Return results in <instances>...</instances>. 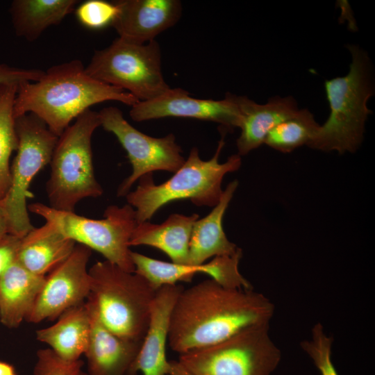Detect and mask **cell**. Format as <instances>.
Segmentation results:
<instances>
[{"label":"cell","mask_w":375,"mask_h":375,"mask_svg":"<svg viewBox=\"0 0 375 375\" xmlns=\"http://www.w3.org/2000/svg\"><path fill=\"white\" fill-rule=\"evenodd\" d=\"M0 375H16V372L13 366L0 361Z\"/></svg>","instance_id":"34"},{"label":"cell","mask_w":375,"mask_h":375,"mask_svg":"<svg viewBox=\"0 0 375 375\" xmlns=\"http://www.w3.org/2000/svg\"><path fill=\"white\" fill-rule=\"evenodd\" d=\"M83 362L69 361L58 356L50 348L37 351L34 375H80Z\"/></svg>","instance_id":"29"},{"label":"cell","mask_w":375,"mask_h":375,"mask_svg":"<svg viewBox=\"0 0 375 375\" xmlns=\"http://www.w3.org/2000/svg\"><path fill=\"white\" fill-rule=\"evenodd\" d=\"M269 324L248 327L212 346L180 354L178 361L196 375H271L281 353Z\"/></svg>","instance_id":"10"},{"label":"cell","mask_w":375,"mask_h":375,"mask_svg":"<svg viewBox=\"0 0 375 375\" xmlns=\"http://www.w3.org/2000/svg\"><path fill=\"white\" fill-rule=\"evenodd\" d=\"M349 49L352 60L348 74L325 81L330 115L319 125L309 145L312 149L353 153L362 142L365 122L372 113L367 103L374 87L367 53L356 46Z\"/></svg>","instance_id":"4"},{"label":"cell","mask_w":375,"mask_h":375,"mask_svg":"<svg viewBox=\"0 0 375 375\" xmlns=\"http://www.w3.org/2000/svg\"><path fill=\"white\" fill-rule=\"evenodd\" d=\"M89 274L88 298L102 324L119 337L142 341L158 290L141 275L107 260L95 262Z\"/></svg>","instance_id":"5"},{"label":"cell","mask_w":375,"mask_h":375,"mask_svg":"<svg viewBox=\"0 0 375 375\" xmlns=\"http://www.w3.org/2000/svg\"><path fill=\"white\" fill-rule=\"evenodd\" d=\"M272 302L251 289L203 281L179 294L170 318L168 344L180 354L212 346L248 327L269 324Z\"/></svg>","instance_id":"1"},{"label":"cell","mask_w":375,"mask_h":375,"mask_svg":"<svg viewBox=\"0 0 375 375\" xmlns=\"http://www.w3.org/2000/svg\"><path fill=\"white\" fill-rule=\"evenodd\" d=\"M85 72L92 78L119 88L139 101L155 99L167 92L161 66V51L153 40L135 44L121 38L96 51Z\"/></svg>","instance_id":"9"},{"label":"cell","mask_w":375,"mask_h":375,"mask_svg":"<svg viewBox=\"0 0 375 375\" xmlns=\"http://www.w3.org/2000/svg\"><path fill=\"white\" fill-rule=\"evenodd\" d=\"M319 126L311 112L299 109L295 115L275 126L264 144L280 152L290 153L303 145L309 147Z\"/></svg>","instance_id":"26"},{"label":"cell","mask_w":375,"mask_h":375,"mask_svg":"<svg viewBox=\"0 0 375 375\" xmlns=\"http://www.w3.org/2000/svg\"><path fill=\"white\" fill-rule=\"evenodd\" d=\"M129 115L135 122L168 117L210 121L226 131L239 128L242 117L237 95L226 93L222 100L198 99L179 88H170L155 99L138 101L131 106Z\"/></svg>","instance_id":"13"},{"label":"cell","mask_w":375,"mask_h":375,"mask_svg":"<svg viewBox=\"0 0 375 375\" xmlns=\"http://www.w3.org/2000/svg\"><path fill=\"white\" fill-rule=\"evenodd\" d=\"M118 10L114 1L88 0L79 4L75 10V15L83 26L98 30L112 25Z\"/></svg>","instance_id":"28"},{"label":"cell","mask_w":375,"mask_h":375,"mask_svg":"<svg viewBox=\"0 0 375 375\" xmlns=\"http://www.w3.org/2000/svg\"><path fill=\"white\" fill-rule=\"evenodd\" d=\"M99 115L101 126L116 136L132 167V173L118 188L117 197H125L142 176L155 171L174 173L184 163L181 147L172 133L162 138L147 135L129 124L115 106L103 108Z\"/></svg>","instance_id":"11"},{"label":"cell","mask_w":375,"mask_h":375,"mask_svg":"<svg viewBox=\"0 0 375 375\" xmlns=\"http://www.w3.org/2000/svg\"><path fill=\"white\" fill-rule=\"evenodd\" d=\"M198 214H172L161 224L147 222L137 224L129 246L147 245L156 248L176 264L188 263L190 236Z\"/></svg>","instance_id":"22"},{"label":"cell","mask_w":375,"mask_h":375,"mask_svg":"<svg viewBox=\"0 0 375 375\" xmlns=\"http://www.w3.org/2000/svg\"><path fill=\"white\" fill-rule=\"evenodd\" d=\"M118 13L112 24L119 37L146 44L175 25L182 15L178 0H118Z\"/></svg>","instance_id":"15"},{"label":"cell","mask_w":375,"mask_h":375,"mask_svg":"<svg viewBox=\"0 0 375 375\" xmlns=\"http://www.w3.org/2000/svg\"><path fill=\"white\" fill-rule=\"evenodd\" d=\"M76 244L45 222L22 238L16 260L31 273L46 276L69 256Z\"/></svg>","instance_id":"23"},{"label":"cell","mask_w":375,"mask_h":375,"mask_svg":"<svg viewBox=\"0 0 375 375\" xmlns=\"http://www.w3.org/2000/svg\"><path fill=\"white\" fill-rule=\"evenodd\" d=\"M22 238L9 233L0 238V278L16 260Z\"/></svg>","instance_id":"31"},{"label":"cell","mask_w":375,"mask_h":375,"mask_svg":"<svg viewBox=\"0 0 375 375\" xmlns=\"http://www.w3.org/2000/svg\"><path fill=\"white\" fill-rule=\"evenodd\" d=\"M100 126L99 112L88 109L58 137L46 185L50 207L74 212L80 201L103 193L94 175L91 142Z\"/></svg>","instance_id":"6"},{"label":"cell","mask_w":375,"mask_h":375,"mask_svg":"<svg viewBox=\"0 0 375 375\" xmlns=\"http://www.w3.org/2000/svg\"><path fill=\"white\" fill-rule=\"evenodd\" d=\"M46 276L25 269L15 260L0 278V322L6 327H18L31 313Z\"/></svg>","instance_id":"21"},{"label":"cell","mask_w":375,"mask_h":375,"mask_svg":"<svg viewBox=\"0 0 375 375\" xmlns=\"http://www.w3.org/2000/svg\"><path fill=\"white\" fill-rule=\"evenodd\" d=\"M80 375H88V374L82 371Z\"/></svg>","instance_id":"35"},{"label":"cell","mask_w":375,"mask_h":375,"mask_svg":"<svg viewBox=\"0 0 375 375\" xmlns=\"http://www.w3.org/2000/svg\"><path fill=\"white\" fill-rule=\"evenodd\" d=\"M92 310L87 300L64 312L53 325L36 331V339L62 358L75 361L84 355L90 342Z\"/></svg>","instance_id":"20"},{"label":"cell","mask_w":375,"mask_h":375,"mask_svg":"<svg viewBox=\"0 0 375 375\" xmlns=\"http://www.w3.org/2000/svg\"><path fill=\"white\" fill-rule=\"evenodd\" d=\"M238 186L237 180L228 183L210 212L194 222L186 265H201L210 258L234 254L240 249L228 240L223 228L225 212Z\"/></svg>","instance_id":"19"},{"label":"cell","mask_w":375,"mask_h":375,"mask_svg":"<svg viewBox=\"0 0 375 375\" xmlns=\"http://www.w3.org/2000/svg\"><path fill=\"white\" fill-rule=\"evenodd\" d=\"M28 210L76 244L99 252L106 260L126 272H135L129 242L138 223L135 210L129 204L109 206L101 219L58 210L38 202L28 205Z\"/></svg>","instance_id":"7"},{"label":"cell","mask_w":375,"mask_h":375,"mask_svg":"<svg viewBox=\"0 0 375 375\" xmlns=\"http://www.w3.org/2000/svg\"><path fill=\"white\" fill-rule=\"evenodd\" d=\"M91 253L90 249L76 244L69 256L46 276L26 322L54 320L87 300L90 292L88 264Z\"/></svg>","instance_id":"12"},{"label":"cell","mask_w":375,"mask_h":375,"mask_svg":"<svg viewBox=\"0 0 375 375\" xmlns=\"http://www.w3.org/2000/svg\"><path fill=\"white\" fill-rule=\"evenodd\" d=\"M333 341L323 325L317 322L311 329L310 339L300 342L302 350L311 358L321 375H338L331 359Z\"/></svg>","instance_id":"27"},{"label":"cell","mask_w":375,"mask_h":375,"mask_svg":"<svg viewBox=\"0 0 375 375\" xmlns=\"http://www.w3.org/2000/svg\"><path fill=\"white\" fill-rule=\"evenodd\" d=\"M116 101L133 106L139 101L126 91L90 76L78 59L49 68L35 82L19 83L15 118L31 112L59 137L83 112L97 103Z\"/></svg>","instance_id":"2"},{"label":"cell","mask_w":375,"mask_h":375,"mask_svg":"<svg viewBox=\"0 0 375 375\" xmlns=\"http://www.w3.org/2000/svg\"><path fill=\"white\" fill-rule=\"evenodd\" d=\"M167 375H196L178 360H169V368Z\"/></svg>","instance_id":"32"},{"label":"cell","mask_w":375,"mask_h":375,"mask_svg":"<svg viewBox=\"0 0 375 375\" xmlns=\"http://www.w3.org/2000/svg\"><path fill=\"white\" fill-rule=\"evenodd\" d=\"M44 71L39 69H24L0 64V84L9 82H35L41 78Z\"/></svg>","instance_id":"30"},{"label":"cell","mask_w":375,"mask_h":375,"mask_svg":"<svg viewBox=\"0 0 375 375\" xmlns=\"http://www.w3.org/2000/svg\"><path fill=\"white\" fill-rule=\"evenodd\" d=\"M224 136L222 132L216 151L208 160H203L199 149L192 147L183 165L160 185L154 183L152 174L142 176L138 187L125 196L127 203L135 210L137 223L150 220L160 208L174 201L190 199L198 206H216L223 192L224 177L237 171L242 164L239 154L231 156L223 163L219 162Z\"/></svg>","instance_id":"3"},{"label":"cell","mask_w":375,"mask_h":375,"mask_svg":"<svg viewBox=\"0 0 375 375\" xmlns=\"http://www.w3.org/2000/svg\"><path fill=\"white\" fill-rule=\"evenodd\" d=\"M18 138L16 156L10 165V185L1 200L8 233L23 238L35 227L28 215L27 200L34 177L51 162L58 137L33 113L15 118Z\"/></svg>","instance_id":"8"},{"label":"cell","mask_w":375,"mask_h":375,"mask_svg":"<svg viewBox=\"0 0 375 375\" xmlns=\"http://www.w3.org/2000/svg\"><path fill=\"white\" fill-rule=\"evenodd\" d=\"M76 0H15L10 7L13 28L18 37L37 40L49 27L58 25L73 12Z\"/></svg>","instance_id":"24"},{"label":"cell","mask_w":375,"mask_h":375,"mask_svg":"<svg viewBox=\"0 0 375 375\" xmlns=\"http://www.w3.org/2000/svg\"><path fill=\"white\" fill-rule=\"evenodd\" d=\"M242 256V249H239L234 254L214 257L209 262L191 265L164 262L131 251L134 272L145 278L156 290L179 281H190L198 273L208 274L226 288L251 289V283L239 271Z\"/></svg>","instance_id":"14"},{"label":"cell","mask_w":375,"mask_h":375,"mask_svg":"<svg viewBox=\"0 0 375 375\" xmlns=\"http://www.w3.org/2000/svg\"><path fill=\"white\" fill-rule=\"evenodd\" d=\"M242 112L241 133L236 144L240 156L264 144L269 132L299 110L292 97H273L267 103L258 104L247 97L238 96Z\"/></svg>","instance_id":"18"},{"label":"cell","mask_w":375,"mask_h":375,"mask_svg":"<svg viewBox=\"0 0 375 375\" xmlns=\"http://www.w3.org/2000/svg\"><path fill=\"white\" fill-rule=\"evenodd\" d=\"M92 310L90 342L85 353L88 375H128L142 341L123 338L108 330L99 319L94 304Z\"/></svg>","instance_id":"17"},{"label":"cell","mask_w":375,"mask_h":375,"mask_svg":"<svg viewBox=\"0 0 375 375\" xmlns=\"http://www.w3.org/2000/svg\"><path fill=\"white\" fill-rule=\"evenodd\" d=\"M18 82L0 84V199L10 185V158L18 147L13 108Z\"/></svg>","instance_id":"25"},{"label":"cell","mask_w":375,"mask_h":375,"mask_svg":"<svg viewBox=\"0 0 375 375\" xmlns=\"http://www.w3.org/2000/svg\"><path fill=\"white\" fill-rule=\"evenodd\" d=\"M183 290L181 285L160 288L152 302L150 318L139 352L128 375H167L166 358L170 318L176 299Z\"/></svg>","instance_id":"16"},{"label":"cell","mask_w":375,"mask_h":375,"mask_svg":"<svg viewBox=\"0 0 375 375\" xmlns=\"http://www.w3.org/2000/svg\"><path fill=\"white\" fill-rule=\"evenodd\" d=\"M8 233L7 219L0 199V238Z\"/></svg>","instance_id":"33"}]
</instances>
